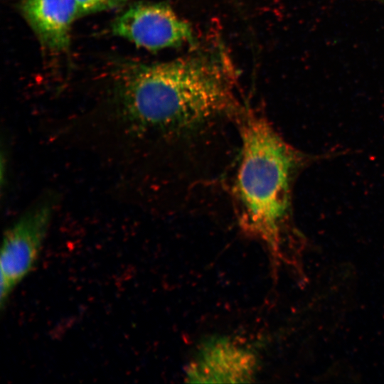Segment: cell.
<instances>
[{"mask_svg": "<svg viewBox=\"0 0 384 384\" xmlns=\"http://www.w3.org/2000/svg\"><path fill=\"white\" fill-rule=\"evenodd\" d=\"M21 9L46 48L54 51L68 48L72 25L80 16L74 0H23Z\"/></svg>", "mask_w": 384, "mask_h": 384, "instance_id": "cell-6", "label": "cell"}, {"mask_svg": "<svg viewBox=\"0 0 384 384\" xmlns=\"http://www.w3.org/2000/svg\"><path fill=\"white\" fill-rule=\"evenodd\" d=\"M79 15L112 10L123 6L128 0H74Z\"/></svg>", "mask_w": 384, "mask_h": 384, "instance_id": "cell-7", "label": "cell"}, {"mask_svg": "<svg viewBox=\"0 0 384 384\" xmlns=\"http://www.w3.org/2000/svg\"><path fill=\"white\" fill-rule=\"evenodd\" d=\"M238 124L241 146L233 193L239 224L276 260L289 229L292 185L301 156L255 111L245 109Z\"/></svg>", "mask_w": 384, "mask_h": 384, "instance_id": "cell-2", "label": "cell"}, {"mask_svg": "<svg viewBox=\"0 0 384 384\" xmlns=\"http://www.w3.org/2000/svg\"><path fill=\"white\" fill-rule=\"evenodd\" d=\"M112 31L136 46L151 51L197 44L191 26L169 5L161 2L132 4L114 20Z\"/></svg>", "mask_w": 384, "mask_h": 384, "instance_id": "cell-4", "label": "cell"}, {"mask_svg": "<svg viewBox=\"0 0 384 384\" xmlns=\"http://www.w3.org/2000/svg\"><path fill=\"white\" fill-rule=\"evenodd\" d=\"M379 1H381L382 2H384V0H379Z\"/></svg>", "mask_w": 384, "mask_h": 384, "instance_id": "cell-8", "label": "cell"}, {"mask_svg": "<svg viewBox=\"0 0 384 384\" xmlns=\"http://www.w3.org/2000/svg\"><path fill=\"white\" fill-rule=\"evenodd\" d=\"M55 202L45 198L25 211L4 233L1 250L0 306L32 271L48 233Z\"/></svg>", "mask_w": 384, "mask_h": 384, "instance_id": "cell-3", "label": "cell"}, {"mask_svg": "<svg viewBox=\"0 0 384 384\" xmlns=\"http://www.w3.org/2000/svg\"><path fill=\"white\" fill-rule=\"evenodd\" d=\"M238 74L222 48L193 51L169 61L136 63L121 75L119 114L137 130L171 143L195 139L243 111Z\"/></svg>", "mask_w": 384, "mask_h": 384, "instance_id": "cell-1", "label": "cell"}, {"mask_svg": "<svg viewBox=\"0 0 384 384\" xmlns=\"http://www.w3.org/2000/svg\"><path fill=\"white\" fill-rule=\"evenodd\" d=\"M257 358L246 346L229 337L205 341L188 363V383H250L255 377Z\"/></svg>", "mask_w": 384, "mask_h": 384, "instance_id": "cell-5", "label": "cell"}]
</instances>
